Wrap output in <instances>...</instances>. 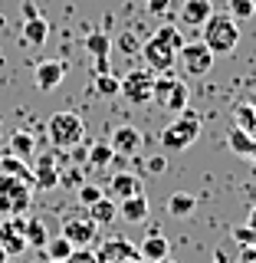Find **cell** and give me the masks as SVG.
Segmentation results:
<instances>
[{"instance_id":"cell-45","label":"cell","mask_w":256,"mask_h":263,"mask_svg":"<svg viewBox=\"0 0 256 263\" xmlns=\"http://www.w3.org/2000/svg\"><path fill=\"white\" fill-rule=\"evenodd\" d=\"M158 263H178V260H171V257H164V260H158Z\"/></svg>"},{"instance_id":"cell-30","label":"cell","mask_w":256,"mask_h":263,"mask_svg":"<svg viewBox=\"0 0 256 263\" xmlns=\"http://www.w3.org/2000/svg\"><path fill=\"white\" fill-rule=\"evenodd\" d=\"M154 36L164 40L171 49H181V46H184V33H181V27H174V23H164V27H158V30H154Z\"/></svg>"},{"instance_id":"cell-5","label":"cell","mask_w":256,"mask_h":263,"mask_svg":"<svg viewBox=\"0 0 256 263\" xmlns=\"http://www.w3.org/2000/svg\"><path fill=\"white\" fill-rule=\"evenodd\" d=\"M33 204V184L13 175H0V214L4 217H16L27 214Z\"/></svg>"},{"instance_id":"cell-32","label":"cell","mask_w":256,"mask_h":263,"mask_svg":"<svg viewBox=\"0 0 256 263\" xmlns=\"http://www.w3.org/2000/svg\"><path fill=\"white\" fill-rule=\"evenodd\" d=\"M76 194H79V204H82V208H89V204H95L99 197H105V191L99 184H92V181H82V184L76 187Z\"/></svg>"},{"instance_id":"cell-31","label":"cell","mask_w":256,"mask_h":263,"mask_svg":"<svg viewBox=\"0 0 256 263\" xmlns=\"http://www.w3.org/2000/svg\"><path fill=\"white\" fill-rule=\"evenodd\" d=\"M227 13L233 16L237 23H243V20H250L256 10H253V0H227Z\"/></svg>"},{"instance_id":"cell-22","label":"cell","mask_w":256,"mask_h":263,"mask_svg":"<svg viewBox=\"0 0 256 263\" xmlns=\"http://www.w3.org/2000/svg\"><path fill=\"white\" fill-rule=\"evenodd\" d=\"M0 175H13V178H23V181H30V184H33V168H30V161L20 158V155H13V152H7L4 158H0Z\"/></svg>"},{"instance_id":"cell-21","label":"cell","mask_w":256,"mask_h":263,"mask_svg":"<svg viewBox=\"0 0 256 263\" xmlns=\"http://www.w3.org/2000/svg\"><path fill=\"white\" fill-rule=\"evenodd\" d=\"M23 237H27V247H36V250H43L46 240H49L46 220H43V217H36V214H30L27 224H23Z\"/></svg>"},{"instance_id":"cell-42","label":"cell","mask_w":256,"mask_h":263,"mask_svg":"<svg viewBox=\"0 0 256 263\" xmlns=\"http://www.w3.org/2000/svg\"><path fill=\"white\" fill-rule=\"evenodd\" d=\"M213 263H227V253L224 250H213Z\"/></svg>"},{"instance_id":"cell-1","label":"cell","mask_w":256,"mask_h":263,"mask_svg":"<svg viewBox=\"0 0 256 263\" xmlns=\"http://www.w3.org/2000/svg\"><path fill=\"white\" fill-rule=\"evenodd\" d=\"M201 30H204V36H201L204 46H207L213 56H230L237 46H240V23H237L227 10L224 13L213 10L207 20H204Z\"/></svg>"},{"instance_id":"cell-20","label":"cell","mask_w":256,"mask_h":263,"mask_svg":"<svg viewBox=\"0 0 256 263\" xmlns=\"http://www.w3.org/2000/svg\"><path fill=\"white\" fill-rule=\"evenodd\" d=\"M89 217H92L99 227H109V224L119 220V204H115L112 197H99L95 204H89Z\"/></svg>"},{"instance_id":"cell-19","label":"cell","mask_w":256,"mask_h":263,"mask_svg":"<svg viewBox=\"0 0 256 263\" xmlns=\"http://www.w3.org/2000/svg\"><path fill=\"white\" fill-rule=\"evenodd\" d=\"M119 204V217L125 220V224H142V220H148V197L145 191L135 194V197H125V201H115Z\"/></svg>"},{"instance_id":"cell-48","label":"cell","mask_w":256,"mask_h":263,"mask_svg":"<svg viewBox=\"0 0 256 263\" xmlns=\"http://www.w3.org/2000/svg\"><path fill=\"white\" fill-rule=\"evenodd\" d=\"M253 10H256V0H253Z\"/></svg>"},{"instance_id":"cell-7","label":"cell","mask_w":256,"mask_h":263,"mask_svg":"<svg viewBox=\"0 0 256 263\" xmlns=\"http://www.w3.org/2000/svg\"><path fill=\"white\" fill-rule=\"evenodd\" d=\"M178 60H181V69H184L187 76H207L217 56L204 46V40H197V43H184L178 49Z\"/></svg>"},{"instance_id":"cell-46","label":"cell","mask_w":256,"mask_h":263,"mask_svg":"<svg viewBox=\"0 0 256 263\" xmlns=\"http://www.w3.org/2000/svg\"><path fill=\"white\" fill-rule=\"evenodd\" d=\"M4 260H7V253H4V250H0V263H4Z\"/></svg>"},{"instance_id":"cell-15","label":"cell","mask_w":256,"mask_h":263,"mask_svg":"<svg viewBox=\"0 0 256 263\" xmlns=\"http://www.w3.org/2000/svg\"><path fill=\"white\" fill-rule=\"evenodd\" d=\"M109 145H112V152H115V155L135 158V155H138V148H142V132H138L135 125H119V128L112 132Z\"/></svg>"},{"instance_id":"cell-44","label":"cell","mask_w":256,"mask_h":263,"mask_svg":"<svg viewBox=\"0 0 256 263\" xmlns=\"http://www.w3.org/2000/svg\"><path fill=\"white\" fill-rule=\"evenodd\" d=\"M122 263H145V260H142V257L135 253V257H128V260H122Z\"/></svg>"},{"instance_id":"cell-38","label":"cell","mask_w":256,"mask_h":263,"mask_svg":"<svg viewBox=\"0 0 256 263\" xmlns=\"http://www.w3.org/2000/svg\"><path fill=\"white\" fill-rule=\"evenodd\" d=\"M233 237H237V243H240V247H243V243H256V230H253V227H237Z\"/></svg>"},{"instance_id":"cell-37","label":"cell","mask_w":256,"mask_h":263,"mask_svg":"<svg viewBox=\"0 0 256 263\" xmlns=\"http://www.w3.org/2000/svg\"><path fill=\"white\" fill-rule=\"evenodd\" d=\"M145 7H148V13H154V16H164L171 10V0H145Z\"/></svg>"},{"instance_id":"cell-28","label":"cell","mask_w":256,"mask_h":263,"mask_svg":"<svg viewBox=\"0 0 256 263\" xmlns=\"http://www.w3.org/2000/svg\"><path fill=\"white\" fill-rule=\"evenodd\" d=\"M43 250H46V260H69V253L76 250V247H72V243L60 234V237H49Z\"/></svg>"},{"instance_id":"cell-6","label":"cell","mask_w":256,"mask_h":263,"mask_svg":"<svg viewBox=\"0 0 256 263\" xmlns=\"http://www.w3.org/2000/svg\"><path fill=\"white\" fill-rule=\"evenodd\" d=\"M154 92V72L148 69H128L125 79H119V96H125L128 105H148Z\"/></svg>"},{"instance_id":"cell-43","label":"cell","mask_w":256,"mask_h":263,"mask_svg":"<svg viewBox=\"0 0 256 263\" xmlns=\"http://www.w3.org/2000/svg\"><path fill=\"white\" fill-rule=\"evenodd\" d=\"M246 227H253V230H256V204L250 208V224H246Z\"/></svg>"},{"instance_id":"cell-35","label":"cell","mask_w":256,"mask_h":263,"mask_svg":"<svg viewBox=\"0 0 256 263\" xmlns=\"http://www.w3.org/2000/svg\"><path fill=\"white\" fill-rule=\"evenodd\" d=\"M66 263H99V257H95L92 247H76V250L69 253V260H66Z\"/></svg>"},{"instance_id":"cell-8","label":"cell","mask_w":256,"mask_h":263,"mask_svg":"<svg viewBox=\"0 0 256 263\" xmlns=\"http://www.w3.org/2000/svg\"><path fill=\"white\" fill-rule=\"evenodd\" d=\"M138 56L145 60V66L158 76V72H171V66H174V60H178V49H171L164 40H158V36H151L148 43H142V49H138Z\"/></svg>"},{"instance_id":"cell-41","label":"cell","mask_w":256,"mask_h":263,"mask_svg":"<svg viewBox=\"0 0 256 263\" xmlns=\"http://www.w3.org/2000/svg\"><path fill=\"white\" fill-rule=\"evenodd\" d=\"M69 152H72V164H82V161H86V155H89V148L79 142V145H72Z\"/></svg>"},{"instance_id":"cell-24","label":"cell","mask_w":256,"mask_h":263,"mask_svg":"<svg viewBox=\"0 0 256 263\" xmlns=\"http://www.w3.org/2000/svg\"><path fill=\"white\" fill-rule=\"evenodd\" d=\"M86 53L92 56V60H109V53H112V40H109V33L105 30H92L86 36Z\"/></svg>"},{"instance_id":"cell-34","label":"cell","mask_w":256,"mask_h":263,"mask_svg":"<svg viewBox=\"0 0 256 263\" xmlns=\"http://www.w3.org/2000/svg\"><path fill=\"white\" fill-rule=\"evenodd\" d=\"M82 181H86V175H82V168L79 164H72V168H66V171H60V187H79Z\"/></svg>"},{"instance_id":"cell-9","label":"cell","mask_w":256,"mask_h":263,"mask_svg":"<svg viewBox=\"0 0 256 263\" xmlns=\"http://www.w3.org/2000/svg\"><path fill=\"white\" fill-rule=\"evenodd\" d=\"M63 237L72 247H92L99 240V224L89 214H72V217L63 220Z\"/></svg>"},{"instance_id":"cell-11","label":"cell","mask_w":256,"mask_h":263,"mask_svg":"<svg viewBox=\"0 0 256 263\" xmlns=\"http://www.w3.org/2000/svg\"><path fill=\"white\" fill-rule=\"evenodd\" d=\"M30 168H33V191L60 187V164H56V155H40Z\"/></svg>"},{"instance_id":"cell-39","label":"cell","mask_w":256,"mask_h":263,"mask_svg":"<svg viewBox=\"0 0 256 263\" xmlns=\"http://www.w3.org/2000/svg\"><path fill=\"white\" fill-rule=\"evenodd\" d=\"M119 49H125V53H135V49H142V46H138V40L131 36V33H122V36H119Z\"/></svg>"},{"instance_id":"cell-3","label":"cell","mask_w":256,"mask_h":263,"mask_svg":"<svg viewBox=\"0 0 256 263\" xmlns=\"http://www.w3.org/2000/svg\"><path fill=\"white\" fill-rule=\"evenodd\" d=\"M46 138L56 152H69L72 145L86 142V122H82L76 112H56L53 119L46 122Z\"/></svg>"},{"instance_id":"cell-4","label":"cell","mask_w":256,"mask_h":263,"mask_svg":"<svg viewBox=\"0 0 256 263\" xmlns=\"http://www.w3.org/2000/svg\"><path fill=\"white\" fill-rule=\"evenodd\" d=\"M151 102H158V109H168V112L178 115L181 109H187V102H191V89H187L184 79L171 76V72H158V76H154Z\"/></svg>"},{"instance_id":"cell-13","label":"cell","mask_w":256,"mask_h":263,"mask_svg":"<svg viewBox=\"0 0 256 263\" xmlns=\"http://www.w3.org/2000/svg\"><path fill=\"white\" fill-rule=\"evenodd\" d=\"M135 253H138V247L131 243L128 237H105V240L99 243L95 257H99V263H122V260L135 257Z\"/></svg>"},{"instance_id":"cell-36","label":"cell","mask_w":256,"mask_h":263,"mask_svg":"<svg viewBox=\"0 0 256 263\" xmlns=\"http://www.w3.org/2000/svg\"><path fill=\"white\" fill-rule=\"evenodd\" d=\"M145 168L151 171V175H164V168H168V158H164V155H151V158H145Z\"/></svg>"},{"instance_id":"cell-23","label":"cell","mask_w":256,"mask_h":263,"mask_svg":"<svg viewBox=\"0 0 256 263\" xmlns=\"http://www.w3.org/2000/svg\"><path fill=\"white\" fill-rule=\"evenodd\" d=\"M164 211L171 214V217H191V214L197 211V197L187 194V191H178L168 197V204H164Z\"/></svg>"},{"instance_id":"cell-2","label":"cell","mask_w":256,"mask_h":263,"mask_svg":"<svg viewBox=\"0 0 256 263\" xmlns=\"http://www.w3.org/2000/svg\"><path fill=\"white\" fill-rule=\"evenodd\" d=\"M197 138H201V119H197V112H191V109H181L174 119L161 128V148L168 155L187 152Z\"/></svg>"},{"instance_id":"cell-29","label":"cell","mask_w":256,"mask_h":263,"mask_svg":"<svg viewBox=\"0 0 256 263\" xmlns=\"http://www.w3.org/2000/svg\"><path fill=\"white\" fill-rule=\"evenodd\" d=\"M92 89L99 96H119V76H115V72H95Z\"/></svg>"},{"instance_id":"cell-26","label":"cell","mask_w":256,"mask_h":263,"mask_svg":"<svg viewBox=\"0 0 256 263\" xmlns=\"http://www.w3.org/2000/svg\"><path fill=\"white\" fill-rule=\"evenodd\" d=\"M10 152L20 155V158H33V152H36V138H33V132L16 128L10 135Z\"/></svg>"},{"instance_id":"cell-27","label":"cell","mask_w":256,"mask_h":263,"mask_svg":"<svg viewBox=\"0 0 256 263\" xmlns=\"http://www.w3.org/2000/svg\"><path fill=\"white\" fill-rule=\"evenodd\" d=\"M112 158H115V152H112V145H109V142H95V145H89L86 161L92 164V168H109Z\"/></svg>"},{"instance_id":"cell-10","label":"cell","mask_w":256,"mask_h":263,"mask_svg":"<svg viewBox=\"0 0 256 263\" xmlns=\"http://www.w3.org/2000/svg\"><path fill=\"white\" fill-rule=\"evenodd\" d=\"M23 224H27V214H16V217H4L0 220V250L10 257H20L27 250V237H23Z\"/></svg>"},{"instance_id":"cell-16","label":"cell","mask_w":256,"mask_h":263,"mask_svg":"<svg viewBox=\"0 0 256 263\" xmlns=\"http://www.w3.org/2000/svg\"><path fill=\"white\" fill-rule=\"evenodd\" d=\"M109 194H112V201H125V197L142 194V178L131 175V171H115L109 181Z\"/></svg>"},{"instance_id":"cell-33","label":"cell","mask_w":256,"mask_h":263,"mask_svg":"<svg viewBox=\"0 0 256 263\" xmlns=\"http://www.w3.org/2000/svg\"><path fill=\"white\" fill-rule=\"evenodd\" d=\"M237 125H240L246 135L256 138V112L250 109V105H240V109H237Z\"/></svg>"},{"instance_id":"cell-40","label":"cell","mask_w":256,"mask_h":263,"mask_svg":"<svg viewBox=\"0 0 256 263\" xmlns=\"http://www.w3.org/2000/svg\"><path fill=\"white\" fill-rule=\"evenodd\" d=\"M240 263H256V243H243L240 247Z\"/></svg>"},{"instance_id":"cell-47","label":"cell","mask_w":256,"mask_h":263,"mask_svg":"<svg viewBox=\"0 0 256 263\" xmlns=\"http://www.w3.org/2000/svg\"><path fill=\"white\" fill-rule=\"evenodd\" d=\"M49 263H66V260H49Z\"/></svg>"},{"instance_id":"cell-18","label":"cell","mask_w":256,"mask_h":263,"mask_svg":"<svg viewBox=\"0 0 256 263\" xmlns=\"http://www.w3.org/2000/svg\"><path fill=\"white\" fill-rule=\"evenodd\" d=\"M210 13H213V0H184L181 10H178L184 27H204V20H207Z\"/></svg>"},{"instance_id":"cell-17","label":"cell","mask_w":256,"mask_h":263,"mask_svg":"<svg viewBox=\"0 0 256 263\" xmlns=\"http://www.w3.org/2000/svg\"><path fill=\"white\" fill-rule=\"evenodd\" d=\"M171 253V243H168V237L161 234V230H151V234L142 240V247H138V257H142L145 263H158L164 260Z\"/></svg>"},{"instance_id":"cell-14","label":"cell","mask_w":256,"mask_h":263,"mask_svg":"<svg viewBox=\"0 0 256 263\" xmlns=\"http://www.w3.org/2000/svg\"><path fill=\"white\" fill-rule=\"evenodd\" d=\"M46 40H49L46 16H40V13L23 16V23H20V43L30 46V49H40V46H46Z\"/></svg>"},{"instance_id":"cell-25","label":"cell","mask_w":256,"mask_h":263,"mask_svg":"<svg viewBox=\"0 0 256 263\" xmlns=\"http://www.w3.org/2000/svg\"><path fill=\"white\" fill-rule=\"evenodd\" d=\"M227 145L233 148L237 155H256V138H253V135H246L240 125H233V128L227 132Z\"/></svg>"},{"instance_id":"cell-12","label":"cell","mask_w":256,"mask_h":263,"mask_svg":"<svg viewBox=\"0 0 256 263\" xmlns=\"http://www.w3.org/2000/svg\"><path fill=\"white\" fill-rule=\"evenodd\" d=\"M63 79H66V63L63 60H43V63H36V69H33V82H36L40 92L60 89Z\"/></svg>"}]
</instances>
